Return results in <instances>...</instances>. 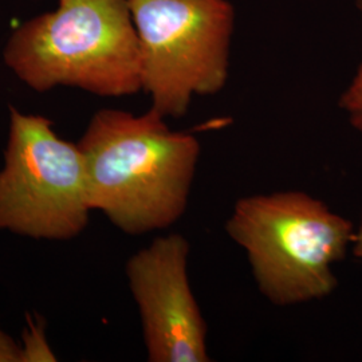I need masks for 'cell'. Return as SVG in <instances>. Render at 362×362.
Listing matches in <instances>:
<instances>
[{
  "label": "cell",
  "instance_id": "52a82bcc",
  "mask_svg": "<svg viewBox=\"0 0 362 362\" xmlns=\"http://www.w3.org/2000/svg\"><path fill=\"white\" fill-rule=\"evenodd\" d=\"M356 4L362 15V0H356ZM339 106L346 112L351 127L362 132V64L349 88L341 95Z\"/></svg>",
  "mask_w": 362,
  "mask_h": 362
},
{
  "label": "cell",
  "instance_id": "9c48e42d",
  "mask_svg": "<svg viewBox=\"0 0 362 362\" xmlns=\"http://www.w3.org/2000/svg\"><path fill=\"white\" fill-rule=\"evenodd\" d=\"M0 362H23L21 345L0 329Z\"/></svg>",
  "mask_w": 362,
  "mask_h": 362
},
{
  "label": "cell",
  "instance_id": "277c9868",
  "mask_svg": "<svg viewBox=\"0 0 362 362\" xmlns=\"http://www.w3.org/2000/svg\"><path fill=\"white\" fill-rule=\"evenodd\" d=\"M143 90L161 116L182 117L196 95L228 79L233 8L227 0H128Z\"/></svg>",
  "mask_w": 362,
  "mask_h": 362
},
{
  "label": "cell",
  "instance_id": "6da1fadb",
  "mask_svg": "<svg viewBox=\"0 0 362 362\" xmlns=\"http://www.w3.org/2000/svg\"><path fill=\"white\" fill-rule=\"evenodd\" d=\"M77 144L91 211L122 233L165 230L185 214L200 158L192 133L170 129L152 107L141 116L103 109Z\"/></svg>",
  "mask_w": 362,
  "mask_h": 362
},
{
  "label": "cell",
  "instance_id": "5b68a950",
  "mask_svg": "<svg viewBox=\"0 0 362 362\" xmlns=\"http://www.w3.org/2000/svg\"><path fill=\"white\" fill-rule=\"evenodd\" d=\"M88 173L78 144L52 119L10 106L8 140L0 169V231L70 240L89 223Z\"/></svg>",
  "mask_w": 362,
  "mask_h": 362
},
{
  "label": "cell",
  "instance_id": "7a4b0ae2",
  "mask_svg": "<svg viewBox=\"0 0 362 362\" xmlns=\"http://www.w3.org/2000/svg\"><path fill=\"white\" fill-rule=\"evenodd\" d=\"M4 62L28 88L70 86L101 97L143 90L141 54L128 0H59L13 31Z\"/></svg>",
  "mask_w": 362,
  "mask_h": 362
},
{
  "label": "cell",
  "instance_id": "3957f363",
  "mask_svg": "<svg viewBox=\"0 0 362 362\" xmlns=\"http://www.w3.org/2000/svg\"><path fill=\"white\" fill-rule=\"evenodd\" d=\"M226 233L246 252L260 294L290 306L334 291V266L351 248L356 227L322 200L285 191L239 199Z\"/></svg>",
  "mask_w": 362,
  "mask_h": 362
},
{
  "label": "cell",
  "instance_id": "8992f818",
  "mask_svg": "<svg viewBox=\"0 0 362 362\" xmlns=\"http://www.w3.org/2000/svg\"><path fill=\"white\" fill-rule=\"evenodd\" d=\"M189 242L160 236L127 262L151 362H208L207 324L189 282Z\"/></svg>",
  "mask_w": 362,
  "mask_h": 362
},
{
  "label": "cell",
  "instance_id": "30bf717a",
  "mask_svg": "<svg viewBox=\"0 0 362 362\" xmlns=\"http://www.w3.org/2000/svg\"><path fill=\"white\" fill-rule=\"evenodd\" d=\"M350 250H351V252L356 258L362 259V212L360 223L356 227V233H354V238H353V243H351Z\"/></svg>",
  "mask_w": 362,
  "mask_h": 362
},
{
  "label": "cell",
  "instance_id": "ba28073f",
  "mask_svg": "<svg viewBox=\"0 0 362 362\" xmlns=\"http://www.w3.org/2000/svg\"><path fill=\"white\" fill-rule=\"evenodd\" d=\"M22 348L23 353V362L25 361H39V360H55L46 341L43 337V326L40 324H35L31 321L28 333L25 336V344Z\"/></svg>",
  "mask_w": 362,
  "mask_h": 362
}]
</instances>
